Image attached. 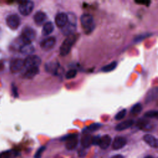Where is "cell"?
<instances>
[{
	"instance_id": "1",
	"label": "cell",
	"mask_w": 158,
	"mask_h": 158,
	"mask_svg": "<svg viewBox=\"0 0 158 158\" xmlns=\"http://www.w3.org/2000/svg\"><path fill=\"white\" fill-rule=\"evenodd\" d=\"M77 39V34H71L64 40L60 47V54L62 56H65L69 54L73 44Z\"/></svg>"
},
{
	"instance_id": "2",
	"label": "cell",
	"mask_w": 158,
	"mask_h": 158,
	"mask_svg": "<svg viewBox=\"0 0 158 158\" xmlns=\"http://www.w3.org/2000/svg\"><path fill=\"white\" fill-rule=\"evenodd\" d=\"M81 27L87 34L93 31L95 27V23L93 16L89 14H83L80 17Z\"/></svg>"
},
{
	"instance_id": "3",
	"label": "cell",
	"mask_w": 158,
	"mask_h": 158,
	"mask_svg": "<svg viewBox=\"0 0 158 158\" xmlns=\"http://www.w3.org/2000/svg\"><path fill=\"white\" fill-rule=\"evenodd\" d=\"M36 32L33 28L30 27H26L23 28L22 31L20 40L23 43H31V41L35 38Z\"/></svg>"
},
{
	"instance_id": "4",
	"label": "cell",
	"mask_w": 158,
	"mask_h": 158,
	"mask_svg": "<svg viewBox=\"0 0 158 158\" xmlns=\"http://www.w3.org/2000/svg\"><path fill=\"white\" fill-rule=\"evenodd\" d=\"M63 141H65V147L68 150H72L75 149L78 144L77 135L69 134L63 136L61 139Z\"/></svg>"
},
{
	"instance_id": "5",
	"label": "cell",
	"mask_w": 158,
	"mask_h": 158,
	"mask_svg": "<svg viewBox=\"0 0 158 158\" xmlns=\"http://www.w3.org/2000/svg\"><path fill=\"white\" fill-rule=\"evenodd\" d=\"M41 63V58L36 55H30L24 60V66L27 69L38 67Z\"/></svg>"
},
{
	"instance_id": "6",
	"label": "cell",
	"mask_w": 158,
	"mask_h": 158,
	"mask_svg": "<svg viewBox=\"0 0 158 158\" xmlns=\"http://www.w3.org/2000/svg\"><path fill=\"white\" fill-rule=\"evenodd\" d=\"M34 8V3L31 1H22L19 6V10L20 13L25 16L29 15Z\"/></svg>"
},
{
	"instance_id": "7",
	"label": "cell",
	"mask_w": 158,
	"mask_h": 158,
	"mask_svg": "<svg viewBox=\"0 0 158 158\" xmlns=\"http://www.w3.org/2000/svg\"><path fill=\"white\" fill-rule=\"evenodd\" d=\"M6 23L10 29L15 30L20 24V19L17 14L9 15L6 18Z\"/></svg>"
},
{
	"instance_id": "8",
	"label": "cell",
	"mask_w": 158,
	"mask_h": 158,
	"mask_svg": "<svg viewBox=\"0 0 158 158\" xmlns=\"http://www.w3.org/2000/svg\"><path fill=\"white\" fill-rule=\"evenodd\" d=\"M24 66V60L21 59H14L10 63V70L12 73H15L20 71Z\"/></svg>"
},
{
	"instance_id": "9",
	"label": "cell",
	"mask_w": 158,
	"mask_h": 158,
	"mask_svg": "<svg viewBox=\"0 0 158 158\" xmlns=\"http://www.w3.org/2000/svg\"><path fill=\"white\" fill-rule=\"evenodd\" d=\"M56 44V39L53 36H49L41 41L40 43L41 48L44 51L52 49Z\"/></svg>"
},
{
	"instance_id": "10",
	"label": "cell",
	"mask_w": 158,
	"mask_h": 158,
	"mask_svg": "<svg viewBox=\"0 0 158 158\" xmlns=\"http://www.w3.org/2000/svg\"><path fill=\"white\" fill-rule=\"evenodd\" d=\"M67 14L64 12H59L55 17V23L58 27L62 28L67 22Z\"/></svg>"
},
{
	"instance_id": "11",
	"label": "cell",
	"mask_w": 158,
	"mask_h": 158,
	"mask_svg": "<svg viewBox=\"0 0 158 158\" xmlns=\"http://www.w3.org/2000/svg\"><path fill=\"white\" fill-rule=\"evenodd\" d=\"M158 96V89L157 87L149 89L145 97V103H150L157 99Z\"/></svg>"
},
{
	"instance_id": "12",
	"label": "cell",
	"mask_w": 158,
	"mask_h": 158,
	"mask_svg": "<svg viewBox=\"0 0 158 158\" xmlns=\"http://www.w3.org/2000/svg\"><path fill=\"white\" fill-rule=\"evenodd\" d=\"M19 50L21 53L25 55H31L35 51V48L31 43H23L19 48Z\"/></svg>"
},
{
	"instance_id": "13",
	"label": "cell",
	"mask_w": 158,
	"mask_h": 158,
	"mask_svg": "<svg viewBox=\"0 0 158 158\" xmlns=\"http://www.w3.org/2000/svg\"><path fill=\"white\" fill-rule=\"evenodd\" d=\"M127 144V139L123 136H117L115 138L113 143L112 148L114 149H120L124 147Z\"/></svg>"
},
{
	"instance_id": "14",
	"label": "cell",
	"mask_w": 158,
	"mask_h": 158,
	"mask_svg": "<svg viewBox=\"0 0 158 158\" xmlns=\"http://www.w3.org/2000/svg\"><path fill=\"white\" fill-rule=\"evenodd\" d=\"M76 29V24L67 21V23L62 28V32L65 35H70L74 33Z\"/></svg>"
},
{
	"instance_id": "15",
	"label": "cell",
	"mask_w": 158,
	"mask_h": 158,
	"mask_svg": "<svg viewBox=\"0 0 158 158\" xmlns=\"http://www.w3.org/2000/svg\"><path fill=\"white\" fill-rule=\"evenodd\" d=\"M59 67V64L57 62H49L45 65L46 70L51 73L56 75L57 73V70Z\"/></svg>"
},
{
	"instance_id": "16",
	"label": "cell",
	"mask_w": 158,
	"mask_h": 158,
	"mask_svg": "<svg viewBox=\"0 0 158 158\" xmlns=\"http://www.w3.org/2000/svg\"><path fill=\"white\" fill-rule=\"evenodd\" d=\"M46 18H47V17H46V14L42 11L36 12L35 14L34 17H33L34 21H35V23L38 25H42L46 20Z\"/></svg>"
},
{
	"instance_id": "17",
	"label": "cell",
	"mask_w": 158,
	"mask_h": 158,
	"mask_svg": "<svg viewBox=\"0 0 158 158\" xmlns=\"http://www.w3.org/2000/svg\"><path fill=\"white\" fill-rule=\"evenodd\" d=\"M143 139L150 146H151L152 148H157L158 141H157V138L156 137H154V136L149 135V134L145 135L143 136Z\"/></svg>"
},
{
	"instance_id": "18",
	"label": "cell",
	"mask_w": 158,
	"mask_h": 158,
	"mask_svg": "<svg viewBox=\"0 0 158 158\" xmlns=\"http://www.w3.org/2000/svg\"><path fill=\"white\" fill-rule=\"evenodd\" d=\"M54 29V24L51 22H46L43 27L42 29V34L44 36H47L51 34Z\"/></svg>"
},
{
	"instance_id": "19",
	"label": "cell",
	"mask_w": 158,
	"mask_h": 158,
	"mask_svg": "<svg viewBox=\"0 0 158 158\" xmlns=\"http://www.w3.org/2000/svg\"><path fill=\"white\" fill-rule=\"evenodd\" d=\"M133 124V120H127L118 123L115 127V130L117 131H122L130 128Z\"/></svg>"
},
{
	"instance_id": "20",
	"label": "cell",
	"mask_w": 158,
	"mask_h": 158,
	"mask_svg": "<svg viewBox=\"0 0 158 158\" xmlns=\"http://www.w3.org/2000/svg\"><path fill=\"white\" fill-rule=\"evenodd\" d=\"M110 143H111L110 136L108 135H106L101 138L99 146L102 149H106L110 146Z\"/></svg>"
},
{
	"instance_id": "21",
	"label": "cell",
	"mask_w": 158,
	"mask_h": 158,
	"mask_svg": "<svg viewBox=\"0 0 158 158\" xmlns=\"http://www.w3.org/2000/svg\"><path fill=\"white\" fill-rule=\"evenodd\" d=\"M19 155V152L14 149L7 150L0 154V158H15Z\"/></svg>"
},
{
	"instance_id": "22",
	"label": "cell",
	"mask_w": 158,
	"mask_h": 158,
	"mask_svg": "<svg viewBox=\"0 0 158 158\" xmlns=\"http://www.w3.org/2000/svg\"><path fill=\"white\" fill-rule=\"evenodd\" d=\"M39 73V68L38 67H32L27 69V71L24 74V77L25 78L30 79L33 78Z\"/></svg>"
},
{
	"instance_id": "23",
	"label": "cell",
	"mask_w": 158,
	"mask_h": 158,
	"mask_svg": "<svg viewBox=\"0 0 158 158\" xmlns=\"http://www.w3.org/2000/svg\"><path fill=\"white\" fill-rule=\"evenodd\" d=\"M92 137L89 134H85L81 138V144L84 148H88L91 144Z\"/></svg>"
},
{
	"instance_id": "24",
	"label": "cell",
	"mask_w": 158,
	"mask_h": 158,
	"mask_svg": "<svg viewBox=\"0 0 158 158\" xmlns=\"http://www.w3.org/2000/svg\"><path fill=\"white\" fill-rule=\"evenodd\" d=\"M138 126L142 130H149L151 127L150 122L145 118H141L138 121Z\"/></svg>"
},
{
	"instance_id": "25",
	"label": "cell",
	"mask_w": 158,
	"mask_h": 158,
	"mask_svg": "<svg viewBox=\"0 0 158 158\" xmlns=\"http://www.w3.org/2000/svg\"><path fill=\"white\" fill-rule=\"evenodd\" d=\"M117 65V62L116 61H113L109 64H107L104 65L103 67H102L101 70L104 72H109L114 70Z\"/></svg>"
},
{
	"instance_id": "26",
	"label": "cell",
	"mask_w": 158,
	"mask_h": 158,
	"mask_svg": "<svg viewBox=\"0 0 158 158\" xmlns=\"http://www.w3.org/2000/svg\"><path fill=\"white\" fill-rule=\"evenodd\" d=\"M142 109H143L142 105L140 103H136L134 106H132V107L131 109V112L133 114L136 115V114H139L141 112Z\"/></svg>"
},
{
	"instance_id": "27",
	"label": "cell",
	"mask_w": 158,
	"mask_h": 158,
	"mask_svg": "<svg viewBox=\"0 0 158 158\" xmlns=\"http://www.w3.org/2000/svg\"><path fill=\"white\" fill-rule=\"evenodd\" d=\"M77 71L76 69H70L67 72L65 73V78L67 79H72L77 75Z\"/></svg>"
},
{
	"instance_id": "28",
	"label": "cell",
	"mask_w": 158,
	"mask_h": 158,
	"mask_svg": "<svg viewBox=\"0 0 158 158\" xmlns=\"http://www.w3.org/2000/svg\"><path fill=\"white\" fill-rule=\"evenodd\" d=\"M127 114V110L125 109H123L122 110H121L120 111H119L118 112H117L116 114V115H115V118L117 120H121L122 118H123Z\"/></svg>"
},
{
	"instance_id": "29",
	"label": "cell",
	"mask_w": 158,
	"mask_h": 158,
	"mask_svg": "<svg viewBox=\"0 0 158 158\" xmlns=\"http://www.w3.org/2000/svg\"><path fill=\"white\" fill-rule=\"evenodd\" d=\"M144 117L148 118H157V110H149L144 113Z\"/></svg>"
},
{
	"instance_id": "30",
	"label": "cell",
	"mask_w": 158,
	"mask_h": 158,
	"mask_svg": "<svg viewBox=\"0 0 158 158\" xmlns=\"http://www.w3.org/2000/svg\"><path fill=\"white\" fill-rule=\"evenodd\" d=\"M101 127V125L100 123H92L88 127L87 130L90 131H94L98 130Z\"/></svg>"
},
{
	"instance_id": "31",
	"label": "cell",
	"mask_w": 158,
	"mask_h": 158,
	"mask_svg": "<svg viewBox=\"0 0 158 158\" xmlns=\"http://www.w3.org/2000/svg\"><path fill=\"white\" fill-rule=\"evenodd\" d=\"M46 148L44 146H41L40 147L38 150L36 152V153L35 154V156H34V157L35 158H41V155L43 154V152H44V151L45 150Z\"/></svg>"
},
{
	"instance_id": "32",
	"label": "cell",
	"mask_w": 158,
	"mask_h": 158,
	"mask_svg": "<svg viewBox=\"0 0 158 158\" xmlns=\"http://www.w3.org/2000/svg\"><path fill=\"white\" fill-rule=\"evenodd\" d=\"M149 35H150V34H149V33H146V34H141V35H138L136 37H135V41L136 42H139V41L143 40V39L147 38L148 36H149Z\"/></svg>"
},
{
	"instance_id": "33",
	"label": "cell",
	"mask_w": 158,
	"mask_h": 158,
	"mask_svg": "<svg viewBox=\"0 0 158 158\" xmlns=\"http://www.w3.org/2000/svg\"><path fill=\"white\" fill-rule=\"evenodd\" d=\"M100 139L101 137L98 135L97 136H94L93 137H92V140H91V144H94V145H99V142H100Z\"/></svg>"
},
{
	"instance_id": "34",
	"label": "cell",
	"mask_w": 158,
	"mask_h": 158,
	"mask_svg": "<svg viewBox=\"0 0 158 158\" xmlns=\"http://www.w3.org/2000/svg\"><path fill=\"white\" fill-rule=\"evenodd\" d=\"M12 90H13V93H14V96H15V97H17V96H18V93H17V91L16 87L14 86H13Z\"/></svg>"
},
{
	"instance_id": "35",
	"label": "cell",
	"mask_w": 158,
	"mask_h": 158,
	"mask_svg": "<svg viewBox=\"0 0 158 158\" xmlns=\"http://www.w3.org/2000/svg\"><path fill=\"white\" fill-rule=\"evenodd\" d=\"M111 158H123V157L122 155L118 154V155H115V156L112 157Z\"/></svg>"
},
{
	"instance_id": "36",
	"label": "cell",
	"mask_w": 158,
	"mask_h": 158,
	"mask_svg": "<svg viewBox=\"0 0 158 158\" xmlns=\"http://www.w3.org/2000/svg\"><path fill=\"white\" fill-rule=\"evenodd\" d=\"M136 2H137V3H146V4H147V6L149 4V1H136Z\"/></svg>"
},
{
	"instance_id": "37",
	"label": "cell",
	"mask_w": 158,
	"mask_h": 158,
	"mask_svg": "<svg viewBox=\"0 0 158 158\" xmlns=\"http://www.w3.org/2000/svg\"><path fill=\"white\" fill-rule=\"evenodd\" d=\"M144 158H154V157H152L151 156H146Z\"/></svg>"
},
{
	"instance_id": "38",
	"label": "cell",
	"mask_w": 158,
	"mask_h": 158,
	"mask_svg": "<svg viewBox=\"0 0 158 158\" xmlns=\"http://www.w3.org/2000/svg\"><path fill=\"white\" fill-rule=\"evenodd\" d=\"M1 34H2V30H1V28L0 27V37L1 36Z\"/></svg>"
}]
</instances>
